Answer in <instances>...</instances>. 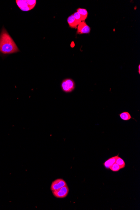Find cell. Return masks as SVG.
<instances>
[{
	"instance_id": "obj_8",
	"label": "cell",
	"mask_w": 140,
	"mask_h": 210,
	"mask_svg": "<svg viewBox=\"0 0 140 210\" xmlns=\"http://www.w3.org/2000/svg\"><path fill=\"white\" fill-rule=\"evenodd\" d=\"M119 157V155H118L112 157L110 158H109L104 163V165L105 166L106 169H109L110 166H111L112 165L116 163V160L117 158Z\"/></svg>"
},
{
	"instance_id": "obj_6",
	"label": "cell",
	"mask_w": 140,
	"mask_h": 210,
	"mask_svg": "<svg viewBox=\"0 0 140 210\" xmlns=\"http://www.w3.org/2000/svg\"><path fill=\"white\" fill-rule=\"evenodd\" d=\"M77 34H89L91 31V28L86 24L85 21L81 22L77 26Z\"/></svg>"
},
{
	"instance_id": "obj_9",
	"label": "cell",
	"mask_w": 140,
	"mask_h": 210,
	"mask_svg": "<svg viewBox=\"0 0 140 210\" xmlns=\"http://www.w3.org/2000/svg\"><path fill=\"white\" fill-rule=\"evenodd\" d=\"M120 118L121 120H124V121H128L130 120L131 119L135 120L131 116V114L128 112L124 111L121 112L120 114H119Z\"/></svg>"
},
{
	"instance_id": "obj_10",
	"label": "cell",
	"mask_w": 140,
	"mask_h": 210,
	"mask_svg": "<svg viewBox=\"0 0 140 210\" xmlns=\"http://www.w3.org/2000/svg\"><path fill=\"white\" fill-rule=\"evenodd\" d=\"M77 12H78L81 16L82 22L85 21L88 15V12L87 11L86 9L79 8L77 10Z\"/></svg>"
},
{
	"instance_id": "obj_12",
	"label": "cell",
	"mask_w": 140,
	"mask_h": 210,
	"mask_svg": "<svg viewBox=\"0 0 140 210\" xmlns=\"http://www.w3.org/2000/svg\"><path fill=\"white\" fill-rule=\"evenodd\" d=\"M109 169L112 171L116 172L119 171L120 170H121V168L119 165L115 163L113 165H112L111 166H110Z\"/></svg>"
},
{
	"instance_id": "obj_13",
	"label": "cell",
	"mask_w": 140,
	"mask_h": 210,
	"mask_svg": "<svg viewBox=\"0 0 140 210\" xmlns=\"http://www.w3.org/2000/svg\"><path fill=\"white\" fill-rule=\"evenodd\" d=\"M73 15L78 25L79 24L82 22L81 16L80 14L78 12H76L75 13H74L73 14Z\"/></svg>"
},
{
	"instance_id": "obj_14",
	"label": "cell",
	"mask_w": 140,
	"mask_h": 210,
	"mask_svg": "<svg viewBox=\"0 0 140 210\" xmlns=\"http://www.w3.org/2000/svg\"><path fill=\"white\" fill-rule=\"evenodd\" d=\"M138 73H139V74H140V65L139 64V66H138Z\"/></svg>"
},
{
	"instance_id": "obj_11",
	"label": "cell",
	"mask_w": 140,
	"mask_h": 210,
	"mask_svg": "<svg viewBox=\"0 0 140 210\" xmlns=\"http://www.w3.org/2000/svg\"><path fill=\"white\" fill-rule=\"evenodd\" d=\"M116 163L120 166L121 169L124 168L125 166L124 161L121 158L119 157L117 158Z\"/></svg>"
},
{
	"instance_id": "obj_4",
	"label": "cell",
	"mask_w": 140,
	"mask_h": 210,
	"mask_svg": "<svg viewBox=\"0 0 140 210\" xmlns=\"http://www.w3.org/2000/svg\"><path fill=\"white\" fill-rule=\"evenodd\" d=\"M69 191V187L68 186H65L56 190L52 191L53 194L55 197L57 198H64L66 197L68 195Z\"/></svg>"
},
{
	"instance_id": "obj_2",
	"label": "cell",
	"mask_w": 140,
	"mask_h": 210,
	"mask_svg": "<svg viewBox=\"0 0 140 210\" xmlns=\"http://www.w3.org/2000/svg\"><path fill=\"white\" fill-rule=\"evenodd\" d=\"M61 87L62 90L64 92L70 93L75 90L76 83L73 79L66 78L62 81Z\"/></svg>"
},
{
	"instance_id": "obj_1",
	"label": "cell",
	"mask_w": 140,
	"mask_h": 210,
	"mask_svg": "<svg viewBox=\"0 0 140 210\" xmlns=\"http://www.w3.org/2000/svg\"><path fill=\"white\" fill-rule=\"evenodd\" d=\"M19 52L15 42L3 27L0 34V54L8 55Z\"/></svg>"
},
{
	"instance_id": "obj_5",
	"label": "cell",
	"mask_w": 140,
	"mask_h": 210,
	"mask_svg": "<svg viewBox=\"0 0 140 210\" xmlns=\"http://www.w3.org/2000/svg\"><path fill=\"white\" fill-rule=\"evenodd\" d=\"M67 186V183L64 180L62 179H57L52 182L50 186V190L52 191H53Z\"/></svg>"
},
{
	"instance_id": "obj_3",
	"label": "cell",
	"mask_w": 140,
	"mask_h": 210,
	"mask_svg": "<svg viewBox=\"0 0 140 210\" xmlns=\"http://www.w3.org/2000/svg\"><path fill=\"white\" fill-rule=\"evenodd\" d=\"M16 3L19 9L24 11L32 9L36 5V0H17Z\"/></svg>"
},
{
	"instance_id": "obj_7",
	"label": "cell",
	"mask_w": 140,
	"mask_h": 210,
	"mask_svg": "<svg viewBox=\"0 0 140 210\" xmlns=\"http://www.w3.org/2000/svg\"><path fill=\"white\" fill-rule=\"evenodd\" d=\"M67 22L69 24V26L71 28L73 29H76L77 28V26L79 25L76 22L73 15L69 16L67 18Z\"/></svg>"
}]
</instances>
